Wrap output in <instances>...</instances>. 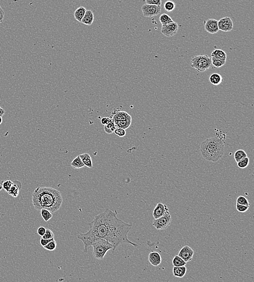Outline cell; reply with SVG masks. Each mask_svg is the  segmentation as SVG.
I'll list each match as a JSON object with an SVG mask.
<instances>
[{
	"instance_id": "11",
	"label": "cell",
	"mask_w": 254,
	"mask_h": 282,
	"mask_svg": "<svg viewBox=\"0 0 254 282\" xmlns=\"http://www.w3.org/2000/svg\"><path fill=\"white\" fill-rule=\"evenodd\" d=\"M205 30L211 34H216L219 31L218 27V21L213 19L207 20L205 22Z\"/></svg>"
},
{
	"instance_id": "9",
	"label": "cell",
	"mask_w": 254,
	"mask_h": 282,
	"mask_svg": "<svg viewBox=\"0 0 254 282\" xmlns=\"http://www.w3.org/2000/svg\"><path fill=\"white\" fill-rule=\"evenodd\" d=\"M218 27L219 30L227 32L233 29V22L230 17H223L218 21Z\"/></svg>"
},
{
	"instance_id": "32",
	"label": "cell",
	"mask_w": 254,
	"mask_h": 282,
	"mask_svg": "<svg viewBox=\"0 0 254 282\" xmlns=\"http://www.w3.org/2000/svg\"><path fill=\"white\" fill-rule=\"evenodd\" d=\"M237 163V166H238L239 168H241V169L246 168V167H248L249 164V157L247 156V157H246V158H244L243 159L241 160L240 161L238 162Z\"/></svg>"
},
{
	"instance_id": "21",
	"label": "cell",
	"mask_w": 254,
	"mask_h": 282,
	"mask_svg": "<svg viewBox=\"0 0 254 282\" xmlns=\"http://www.w3.org/2000/svg\"><path fill=\"white\" fill-rule=\"evenodd\" d=\"M86 9L84 7H80L77 9L74 13V17L78 22H81L82 17H84L85 14L86 13Z\"/></svg>"
},
{
	"instance_id": "44",
	"label": "cell",
	"mask_w": 254,
	"mask_h": 282,
	"mask_svg": "<svg viewBox=\"0 0 254 282\" xmlns=\"http://www.w3.org/2000/svg\"><path fill=\"white\" fill-rule=\"evenodd\" d=\"M2 123V117L0 116V124Z\"/></svg>"
},
{
	"instance_id": "10",
	"label": "cell",
	"mask_w": 254,
	"mask_h": 282,
	"mask_svg": "<svg viewBox=\"0 0 254 282\" xmlns=\"http://www.w3.org/2000/svg\"><path fill=\"white\" fill-rule=\"evenodd\" d=\"M194 250L189 246H184L179 252L178 256L183 259L185 262H188L192 260L194 256Z\"/></svg>"
},
{
	"instance_id": "29",
	"label": "cell",
	"mask_w": 254,
	"mask_h": 282,
	"mask_svg": "<svg viewBox=\"0 0 254 282\" xmlns=\"http://www.w3.org/2000/svg\"><path fill=\"white\" fill-rule=\"evenodd\" d=\"M40 211H41V216L43 218V219L45 220V222H48L53 217L52 212L48 209L43 208V209H41Z\"/></svg>"
},
{
	"instance_id": "22",
	"label": "cell",
	"mask_w": 254,
	"mask_h": 282,
	"mask_svg": "<svg viewBox=\"0 0 254 282\" xmlns=\"http://www.w3.org/2000/svg\"><path fill=\"white\" fill-rule=\"evenodd\" d=\"M71 166L73 168V169H81V168L84 167L85 166L84 163H83L82 161H81V159H80L79 155H78L77 157L75 158V159L72 161L71 163Z\"/></svg>"
},
{
	"instance_id": "33",
	"label": "cell",
	"mask_w": 254,
	"mask_h": 282,
	"mask_svg": "<svg viewBox=\"0 0 254 282\" xmlns=\"http://www.w3.org/2000/svg\"><path fill=\"white\" fill-rule=\"evenodd\" d=\"M0 184L2 185V188H3L5 190V191H6L8 193L11 187V186L13 185V181H11V180L2 181H1Z\"/></svg>"
},
{
	"instance_id": "20",
	"label": "cell",
	"mask_w": 254,
	"mask_h": 282,
	"mask_svg": "<svg viewBox=\"0 0 254 282\" xmlns=\"http://www.w3.org/2000/svg\"><path fill=\"white\" fill-rule=\"evenodd\" d=\"M79 156L82 162L84 164L85 166L89 168H92V160L89 154L84 153V154L79 155Z\"/></svg>"
},
{
	"instance_id": "39",
	"label": "cell",
	"mask_w": 254,
	"mask_h": 282,
	"mask_svg": "<svg viewBox=\"0 0 254 282\" xmlns=\"http://www.w3.org/2000/svg\"><path fill=\"white\" fill-rule=\"evenodd\" d=\"M46 230V228H45L44 227H42V226H41L39 227V228L37 229V234L41 236V237H42L44 234L45 233Z\"/></svg>"
},
{
	"instance_id": "1",
	"label": "cell",
	"mask_w": 254,
	"mask_h": 282,
	"mask_svg": "<svg viewBox=\"0 0 254 282\" xmlns=\"http://www.w3.org/2000/svg\"><path fill=\"white\" fill-rule=\"evenodd\" d=\"M116 211L106 209L103 213L95 217L92 222L87 223L90 230L84 234H78V239L84 245V252L87 253L94 241L105 239L114 246L113 253L118 246L129 244L134 247L138 245L130 241L127 235L132 228V224H127L116 217Z\"/></svg>"
},
{
	"instance_id": "13",
	"label": "cell",
	"mask_w": 254,
	"mask_h": 282,
	"mask_svg": "<svg viewBox=\"0 0 254 282\" xmlns=\"http://www.w3.org/2000/svg\"><path fill=\"white\" fill-rule=\"evenodd\" d=\"M168 213L169 212L167 206L162 203H158L153 210V217L154 219H158Z\"/></svg>"
},
{
	"instance_id": "19",
	"label": "cell",
	"mask_w": 254,
	"mask_h": 282,
	"mask_svg": "<svg viewBox=\"0 0 254 282\" xmlns=\"http://www.w3.org/2000/svg\"><path fill=\"white\" fill-rule=\"evenodd\" d=\"M113 122H114V124H115L116 128H121V129L125 130L127 129L128 128H129L130 125L131 124L132 118L126 119V120L113 121Z\"/></svg>"
},
{
	"instance_id": "25",
	"label": "cell",
	"mask_w": 254,
	"mask_h": 282,
	"mask_svg": "<svg viewBox=\"0 0 254 282\" xmlns=\"http://www.w3.org/2000/svg\"><path fill=\"white\" fill-rule=\"evenodd\" d=\"M247 154L245 151L242 149H239L236 151L234 154V159L236 162L240 161L241 160L247 157Z\"/></svg>"
},
{
	"instance_id": "15",
	"label": "cell",
	"mask_w": 254,
	"mask_h": 282,
	"mask_svg": "<svg viewBox=\"0 0 254 282\" xmlns=\"http://www.w3.org/2000/svg\"><path fill=\"white\" fill-rule=\"evenodd\" d=\"M149 262L154 266H157L162 262V258L160 253L155 251H152L149 255Z\"/></svg>"
},
{
	"instance_id": "30",
	"label": "cell",
	"mask_w": 254,
	"mask_h": 282,
	"mask_svg": "<svg viewBox=\"0 0 254 282\" xmlns=\"http://www.w3.org/2000/svg\"><path fill=\"white\" fill-rule=\"evenodd\" d=\"M56 246H57V243H56V241L54 239L52 240L51 241H50L47 245L44 246L43 248L46 250H48V251H53L55 250V248H56Z\"/></svg>"
},
{
	"instance_id": "31",
	"label": "cell",
	"mask_w": 254,
	"mask_h": 282,
	"mask_svg": "<svg viewBox=\"0 0 254 282\" xmlns=\"http://www.w3.org/2000/svg\"><path fill=\"white\" fill-rule=\"evenodd\" d=\"M164 7V9H165V10L166 11H168V12H171V11H173L174 9H175L176 4L174 3V2H173V1H166V2L165 3Z\"/></svg>"
},
{
	"instance_id": "16",
	"label": "cell",
	"mask_w": 254,
	"mask_h": 282,
	"mask_svg": "<svg viewBox=\"0 0 254 282\" xmlns=\"http://www.w3.org/2000/svg\"><path fill=\"white\" fill-rule=\"evenodd\" d=\"M94 19V14L91 10H86L84 17H82L81 22L87 26H90L92 25Z\"/></svg>"
},
{
	"instance_id": "14",
	"label": "cell",
	"mask_w": 254,
	"mask_h": 282,
	"mask_svg": "<svg viewBox=\"0 0 254 282\" xmlns=\"http://www.w3.org/2000/svg\"><path fill=\"white\" fill-rule=\"evenodd\" d=\"M22 183L19 180H14L13 181V185L11 186L10 190L8 192L11 196L16 198L19 195L20 190L21 189Z\"/></svg>"
},
{
	"instance_id": "45",
	"label": "cell",
	"mask_w": 254,
	"mask_h": 282,
	"mask_svg": "<svg viewBox=\"0 0 254 282\" xmlns=\"http://www.w3.org/2000/svg\"><path fill=\"white\" fill-rule=\"evenodd\" d=\"M2 185H1V184H0V190H2Z\"/></svg>"
},
{
	"instance_id": "43",
	"label": "cell",
	"mask_w": 254,
	"mask_h": 282,
	"mask_svg": "<svg viewBox=\"0 0 254 282\" xmlns=\"http://www.w3.org/2000/svg\"><path fill=\"white\" fill-rule=\"evenodd\" d=\"M4 114H5V110H4L3 108H1V106H0V116H3V115Z\"/></svg>"
},
{
	"instance_id": "4",
	"label": "cell",
	"mask_w": 254,
	"mask_h": 282,
	"mask_svg": "<svg viewBox=\"0 0 254 282\" xmlns=\"http://www.w3.org/2000/svg\"><path fill=\"white\" fill-rule=\"evenodd\" d=\"M93 255L97 260H102L110 250H113L114 246L105 239H99L92 244Z\"/></svg>"
},
{
	"instance_id": "12",
	"label": "cell",
	"mask_w": 254,
	"mask_h": 282,
	"mask_svg": "<svg viewBox=\"0 0 254 282\" xmlns=\"http://www.w3.org/2000/svg\"><path fill=\"white\" fill-rule=\"evenodd\" d=\"M131 118V116L124 111L114 110L112 112L110 119L113 121H118L126 120Z\"/></svg>"
},
{
	"instance_id": "24",
	"label": "cell",
	"mask_w": 254,
	"mask_h": 282,
	"mask_svg": "<svg viewBox=\"0 0 254 282\" xmlns=\"http://www.w3.org/2000/svg\"><path fill=\"white\" fill-rule=\"evenodd\" d=\"M211 57H213L216 59H224L226 58V52L223 50H215L211 53Z\"/></svg>"
},
{
	"instance_id": "28",
	"label": "cell",
	"mask_w": 254,
	"mask_h": 282,
	"mask_svg": "<svg viewBox=\"0 0 254 282\" xmlns=\"http://www.w3.org/2000/svg\"><path fill=\"white\" fill-rule=\"evenodd\" d=\"M172 264L174 266H184L186 265V262H185L183 259L181 258L178 255H177V256H175L173 259Z\"/></svg>"
},
{
	"instance_id": "35",
	"label": "cell",
	"mask_w": 254,
	"mask_h": 282,
	"mask_svg": "<svg viewBox=\"0 0 254 282\" xmlns=\"http://www.w3.org/2000/svg\"><path fill=\"white\" fill-rule=\"evenodd\" d=\"M42 238H44V239H53V238H54V233L52 231L50 230V229H46L45 233L44 234Z\"/></svg>"
},
{
	"instance_id": "3",
	"label": "cell",
	"mask_w": 254,
	"mask_h": 282,
	"mask_svg": "<svg viewBox=\"0 0 254 282\" xmlns=\"http://www.w3.org/2000/svg\"><path fill=\"white\" fill-rule=\"evenodd\" d=\"M200 150L205 159L209 161H218L224 154V142L217 137L208 138L202 143Z\"/></svg>"
},
{
	"instance_id": "18",
	"label": "cell",
	"mask_w": 254,
	"mask_h": 282,
	"mask_svg": "<svg viewBox=\"0 0 254 282\" xmlns=\"http://www.w3.org/2000/svg\"><path fill=\"white\" fill-rule=\"evenodd\" d=\"M209 81L213 85L217 86L221 84L223 81V78L220 73H212L209 77Z\"/></svg>"
},
{
	"instance_id": "27",
	"label": "cell",
	"mask_w": 254,
	"mask_h": 282,
	"mask_svg": "<svg viewBox=\"0 0 254 282\" xmlns=\"http://www.w3.org/2000/svg\"><path fill=\"white\" fill-rule=\"evenodd\" d=\"M160 21L162 25L170 24V23H172L174 22L172 19V18L167 14H163L160 15Z\"/></svg>"
},
{
	"instance_id": "6",
	"label": "cell",
	"mask_w": 254,
	"mask_h": 282,
	"mask_svg": "<svg viewBox=\"0 0 254 282\" xmlns=\"http://www.w3.org/2000/svg\"><path fill=\"white\" fill-rule=\"evenodd\" d=\"M172 218L169 213L162 216L158 219H154L153 226L157 230H164L168 228L171 223Z\"/></svg>"
},
{
	"instance_id": "36",
	"label": "cell",
	"mask_w": 254,
	"mask_h": 282,
	"mask_svg": "<svg viewBox=\"0 0 254 282\" xmlns=\"http://www.w3.org/2000/svg\"><path fill=\"white\" fill-rule=\"evenodd\" d=\"M249 206L240 205V204H239L236 203V209H237V211L241 212V213L246 212L249 209Z\"/></svg>"
},
{
	"instance_id": "17",
	"label": "cell",
	"mask_w": 254,
	"mask_h": 282,
	"mask_svg": "<svg viewBox=\"0 0 254 282\" xmlns=\"http://www.w3.org/2000/svg\"><path fill=\"white\" fill-rule=\"evenodd\" d=\"M186 270L187 269L185 265L181 266H174L173 268V276L177 278H183L186 274Z\"/></svg>"
},
{
	"instance_id": "5",
	"label": "cell",
	"mask_w": 254,
	"mask_h": 282,
	"mask_svg": "<svg viewBox=\"0 0 254 282\" xmlns=\"http://www.w3.org/2000/svg\"><path fill=\"white\" fill-rule=\"evenodd\" d=\"M211 66V58L208 56L199 55L192 58V67L199 73L208 70Z\"/></svg>"
},
{
	"instance_id": "38",
	"label": "cell",
	"mask_w": 254,
	"mask_h": 282,
	"mask_svg": "<svg viewBox=\"0 0 254 282\" xmlns=\"http://www.w3.org/2000/svg\"><path fill=\"white\" fill-rule=\"evenodd\" d=\"M147 4H154L157 6H161L162 0H145Z\"/></svg>"
},
{
	"instance_id": "26",
	"label": "cell",
	"mask_w": 254,
	"mask_h": 282,
	"mask_svg": "<svg viewBox=\"0 0 254 282\" xmlns=\"http://www.w3.org/2000/svg\"><path fill=\"white\" fill-rule=\"evenodd\" d=\"M103 129H104V131L107 134H111L114 132V131L116 129V127L114 124V122L111 119L109 123H107L106 125H104Z\"/></svg>"
},
{
	"instance_id": "40",
	"label": "cell",
	"mask_w": 254,
	"mask_h": 282,
	"mask_svg": "<svg viewBox=\"0 0 254 282\" xmlns=\"http://www.w3.org/2000/svg\"><path fill=\"white\" fill-rule=\"evenodd\" d=\"M54 238H53V239H44V238H41L40 239V244H41V246H45L46 245H47L50 241H51L53 239H54Z\"/></svg>"
},
{
	"instance_id": "8",
	"label": "cell",
	"mask_w": 254,
	"mask_h": 282,
	"mask_svg": "<svg viewBox=\"0 0 254 282\" xmlns=\"http://www.w3.org/2000/svg\"><path fill=\"white\" fill-rule=\"evenodd\" d=\"M178 30V25L176 22L162 25L161 32L166 37L174 36Z\"/></svg>"
},
{
	"instance_id": "7",
	"label": "cell",
	"mask_w": 254,
	"mask_h": 282,
	"mask_svg": "<svg viewBox=\"0 0 254 282\" xmlns=\"http://www.w3.org/2000/svg\"><path fill=\"white\" fill-rule=\"evenodd\" d=\"M142 14L145 17H151L159 15L161 12V6L154 4H145L142 7Z\"/></svg>"
},
{
	"instance_id": "42",
	"label": "cell",
	"mask_w": 254,
	"mask_h": 282,
	"mask_svg": "<svg viewBox=\"0 0 254 282\" xmlns=\"http://www.w3.org/2000/svg\"><path fill=\"white\" fill-rule=\"evenodd\" d=\"M4 12L2 8L0 6V24L2 23L4 19Z\"/></svg>"
},
{
	"instance_id": "23",
	"label": "cell",
	"mask_w": 254,
	"mask_h": 282,
	"mask_svg": "<svg viewBox=\"0 0 254 282\" xmlns=\"http://www.w3.org/2000/svg\"><path fill=\"white\" fill-rule=\"evenodd\" d=\"M226 59H216L211 57V63L212 65H213L216 68H220L225 65L226 63Z\"/></svg>"
},
{
	"instance_id": "41",
	"label": "cell",
	"mask_w": 254,
	"mask_h": 282,
	"mask_svg": "<svg viewBox=\"0 0 254 282\" xmlns=\"http://www.w3.org/2000/svg\"><path fill=\"white\" fill-rule=\"evenodd\" d=\"M110 120L111 119L108 117H103L101 119V124H103V125H106L110 122Z\"/></svg>"
},
{
	"instance_id": "2",
	"label": "cell",
	"mask_w": 254,
	"mask_h": 282,
	"mask_svg": "<svg viewBox=\"0 0 254 282\" xmlns=\"http://www.w3.org/2000/svg\"><path fill=\"white\" fill-rule=\"evenodd\" d=\"M32 203L35 208L40 211L45 208L52 213L58 211L63 204L60 192L53 188L39 187L32 194Z\"/></svg>"
},
{
	"instance_id": "34",
	"label": "cell",
	"mask_w": 254,
	"mask_h": 282,
	"mask_svg": "<svg viewBox=\"0 0 254 282\" xmlns=\"http://www.w3.org/2000/svg\"><path fill=\"white\" fill-rule=\"evenodd\" d=\"M236 203L240 204V205H246V206H250V203H249L246 197L243 196H239L236 200Z\"/></svg>"
},
{
	"instance_id": "37",
	"label": "cell",
	"mask_w": 254,
	"mask_h": 282,
	"mask_svg": "<svg viewBox=\"0 0 254 282\" xmlns=\"http://www.w3.org/2000/svg\"><path fill=\"white\" fill-rule=\"evenodd\" d=\"M114 132L119 137H124L126 135L125 130L121 129V128H116L114 130Z\"/></svg>"
}]
</instances>
